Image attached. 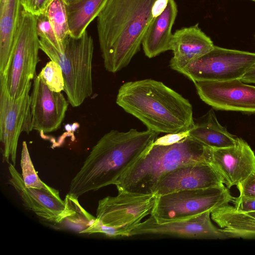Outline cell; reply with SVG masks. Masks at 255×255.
<instances>
[{"label": "cell", "mask_w": 255, "mask_h": 255, "mask_svg": "<svg viewBox=\"0 0 255 255\" xmlns=\"http://www.w3.org/2000/svg\"><path fill=\"white\" fill-rule=\"evenodd\" d=\"M39 44L40 49L61 68L68 102L73 107L80 106L93 94L92 37L87 30L79 38L69 35L63 43L62 52L44 39L39 38Z\"/></svg>", "instance_id": "5"}, {"label": "cell", "mask_w": 255, "mask_h": 255, "mask_svg": "<svg viewBox=\"0 0 255 255\" xmlns=\"http://www.w3.org/2000/svg\"><path fill=\"white\" fill-rule=\"evenodd\" d=\"M169 0H156L152 7L153 17H156L161 14L165 9Z\"/></svg>", "instance_id": "32"}, {"label": "cell", "mask_w": 255, "mask_h": 255, "mask_svg": "<svg viewBox=\"0 0 255 255\" xmlns=\"http://www.w3.org/2000/svg\"><path fill=\"white\" fill-rule=\"evenodd\" d=\"M189 137L211 148H222L234 145L237 137L218 121L214 110L194 121L189 129Z\"/></svg>", "instance_id": "20"}, {"label": "cell", "mask_w": 255, "mask_h": 255, "mask_svg": "<svg viewBox=\"0 0 255 255\" xmlns=\"http://www.w3.org/2000/svg\"><path fill=\"white\" fill-rule=\"evenodd\" d=\"M46 13L63 50V43L70 35L65 0H53Z\"/></svg>", "instance_id": "23"}, {"label": "cell", "mask_w": 255, "mask_h": 255, "mask_svg": "<svg viewBox=\"0 0 255 255\" xmlns=\"http://www.w3.org/2000/svg\"><path fill=\"white\" fill-rule=\"evenodd\" d=\"M208 162L228 189L237 186L255 172V154L248 143L239 137L233 146L211 148Z\"/></svg>", "instance_id": "14"}, {"label": "cell", "mask_w": 255, "mask_h": 255, "mask_svg": "<svg viewBox=\"0 0 255 255\" xmlns=\"http://www.w3.org/2000/svg\"><path fill=\"white\" fill-rule=\"evenodd\" d=\"M170 45L173 56L170 67L179 73L214 46L211 38L201 30L198 23L176 30L172 35Z\"/></svg>", "instance_id": "17"}, {"label": "cell", "mask_w": 255, "mask_h": 255, "mask_svg": "<svg viewBox=\"0 0 255 255\" xmlns=\"http://www.w3.org/2000/svg\"><path fill=\"white\" fill-rule=\"evenodd\" d=\"M23 8L21 0H0V74H7Z\"/></svg>", "instance_id": "18"}, {"label": "cell", "mask_w": 255, "mask_h": 255, "mask_svg": "<svg viewBox=\"0 0 255 255\" xmlns=\"http://www.w3.org/2000/svg\"><path fill=\"white\" fill-rule=\"evenodd\" d=\"M224 185L216 170L208 162L179 167L158 181L153 194L160 196L183 190L206 188Z\"/></svg>", "instance_id": "16"}, {"label": "cell", "mask_w": 255, "mask_h": 255, "mask_svg": "<svg viewBox=\"0 0 255 255\" xmlns=\"http://www.w3.org/2000/svg\"><path fill=\"white\" fill-rule=\"evenodd\" d=\"M231 202L238 211L243 213L255 212V196L240 194L239 196L234 197Z\"/></svg>", "instance_id": "28"}, {"label": "cell", "mask_w": 255, "mask_h": 255, "mask_svg": "<svg viewBox=\"0 0 255 255\" xmlns=\"http://www.w3.org/2000/svg\"><path fill=\"white\" fill-rule=\"evenodd\" d=\"M53 0H36L34 15L37 16L46 13L48 8Z\"/></svg>", "instance_id": "31"}, {"label": "cell", "mask_w": 255, "mask_h": 255, "mask_svg": "<svg viewBox=\"0 0 255 255\" xmlns=\"http://www.w3.org/2000/svg\"><path fill=\"white\" fill-rule=\"evenodd\" d=\"M8 184L13 187L25 208L41 220L59 224L75 212L79 202L75 195L68 193L63 200L59 191L53 188L47 190L26 187L21 174L11 163H8Z\"/></svg>", "instance_id": "11"}, {"label": "cell", "mask_w": 255, "mask_h": 255, "mask_svg": "<svg viewBox=\"0 0 255 255\" xmlns=\"http://www.w3.org/2000/svg\"><path fill=\"white\" fill-rule=\"evenodd\" d=\"M240 80L247 84H255V64L251 67Z\"/></svg>", "instance_id": "33"}, {"label": "cell", "mask_w": 255, "mask_h": 255, "mask_svg": "<svg viewBox=\"0 0 255 255\" xmlns=\"http://www.w3.org/2000/svg\"><path fill=\"white\" fill-rule=\"evenodd\" d=\"M211 213L206 212L189 219L165 224L157 223L150 216L137 225L129 236L153 235L196 239H229L212 224Z\"/></svg>", "instance_id": "15"}, {"label": "cell", "mask_w": 255, "mask_h": 255, "mask_svg": "<svg viewBox=\"0 0 255 255\" xmlns=\"http://www.w3.org/2000/svg\"><path fill=\"white\" fill-rule=\"evenodd\" d=\"M178 12L174 0H169L165 9L154 17L150 24L142 42L145 55L149 58L171 50V32Z\"/></svg>", "instance_id": "19"}, {"label": "cell", "mask_w": 255, "mask_h": 255, "mask_svg": "<svg viewBox=\"0 0 255 255\" xmlns=\"http://www.w3.org/2000/svg\"><path fill=\"white\" fill-rule=\"evenodd\" d=\"M189 136V129L175 133H166V134L157 137L153 145H170L178 143Z\"/></svg>", "instance_id": "29"}, {"label": "cell", "mask_w": 255, "mask_h": 255, "mask_svg": "<svg viewBox=\"0 0 255 255\" xmlns=\"http://www.w3.org/2000/svg\"><path fill=\"white\" fill-rule=\"evenodd\" d=\"M116 102L147 129L159 133L184 131L194 124L193 108L189 101L155 80L124 83L119 89Z\"/></svg>", "instance_id": "3"}, {"label": "cell", "mask_w": 255, "mask_h": 255, "mask_svg": "<svg viewBox=\"0 0 255 255\" xmlns=\"http://www.w3.org/2000/svg\"><path fill=\"white\" fill-rule=\"evenodd\" d=\"M246 213L255 218V212H251Z\"/></svg>", "instance_id": "35"}, {"label": "cell", "mask_w": 255, "mask_h": 255, "mask_svg": "<svg viewBox=\"0 0 255 255\" xmlns=\"http://www.w3.org/2000/svg\"><path fill=\"white\" fill-rule=\"evenodd\" d=\"M36 16V28L39 38L44 39L55 47L58 51L62 52L55 32L50 23L46 13Z\"/></svg>", "instance_id": "27"}, {"label": "cell", "mask_w": 255, "mask_h": 255, "mask_svg": "<svg viewBox=\"0 0 255 255\" xmlns=\"http://www.w3.org/2000/svg\"><path fill=\"white\" fill-rule=\"evenodd\" d=\"M159 133L132 128L126 132L112 129L92 147L72 179L68 193L79 197L110 185L149 150Z\"/></svg>", "instance_id": "1"}, {"label": "cell", "mask_w": 255, "mask_h": 255, "mask_svg": "<svg viewBox=\"0 0 255 255\" xmlns=\"http://www.w3.org/2000/svg\"><path fill=\"white\" fill-rule=\"evenodd\" d=\"M30 102L32 129L44 134L60 128L69 102L61 92L51 90L38 75L33 79Z\"/></svg>", "instance_id": "13"}, {"label": "cell", "mask_w": 255, "mask_h": 255, "mask_svg": "<svg viewBox=\"0 0 255 255\" xmlns=\"http://www.w3.org/2000/svg\"><path fill=\"white\" fill-rule=\"evenodd\" d=\"M20 165L21 175L26 187L47 190L52 188L43 182L37 175L25 141L22 142Z\"/></svg>", "instance_id": "24"}, {"label": "cell", "mask_w": 255, "mask_h": 255, "mask_svg": "<svg viewBox=\"0 0 255 255\" xmlns=\"http://www.w3.org/2000/svg\"><path fill=\"white\" fill-rule=\"evenodd\" d=\"M200 98L218 110L255 114V86L240 79L194 83Z\"/></svg>", "instance_id": "12"}, {"label": "cell", "mask_w": 255, "mask_h": 255, "mask_svg": "<svg viewBox=\"0 0 255 255\" xmlns=\"http://www.w3.org/2000/svg\"><path fill=\"white\" fill-rule=\"evenodd\" d=\"M255 64V53L217 46L186 66L180 73L193 83L241 79Z\"/></svg>", "instance_id": "9"}, {"label": "cell", "mask_w": 255, "mask_h": 255, "mask_svg": "<svg viewBox=\"0 0 255 255\" xmlns=\"http://www.w3.org/2000/svg\"><path fill=\"white\" fill-rule=\"evenodd\" d=\"M210 149L189 136L170 145H153L115 185L118 192L153 194L158 181L167 173L184 165L208 162Z\"/></svg>", "instance_id": "4"}, {"label": "cell", "mask_w": 255, "mask_h": 255, "mask_svg": "<svg viewBox=\"0 0 255 255\" xmlns=\"http://www.w3.org/2000/svg\"><path fill=\"white\" fill-rule=\"evenodd\" d=\"M31 84L17 99L9 94L7 74H0V141L3 161L15 165L19 137L22 132L32 130L30 108Z\"/></svg>", "instance_id": "8"}, {"label": "cell", "mask_w": 255, "mask_h": 255, "mask_svg": "<svg viewBox=\"0 0 255 255\" xmlns=\"http://www.w3.org/2000/svg\"><path fill=\"white\" fill-rule=\"evenodd\" d=\"M240 195L255 196V172L237 186Z\"/></svg>", "instance_id": "30"}, {"label": "cell", "mask_w": 255, "mask_h": 255, "mask_svg": "<svg viewBox=\"0 0 255 255\" xmlns=\"http://www.w3.org/2000/svg\"><path fill=\"white\" fill-rule=\"evenodd\" d=\"M211 217L229 238L255 239V218L229 204L213 210Z\"/></svg>", "instance_id": "21"}, {"label": "cell", "mask_w": 255, "mask_h": 255, "mask_svg": "<svg viewBox=\"0 0 255 255\" xmlns=\"http://www.w3.org/2000/svg\"><path fill=\"white\" fill-rule=\"evenodd\" d=\"M38 75L51 90L56 92L64 91V81L62 71L56 62L52 60L47 62Z\"/></svg>", "instance_id": "26"}, {"label": "cell", "mask_w": 255, "mask_h": 255, "mask_svg": "<svg viewBox=\"0 0 255 255\" xmlns=\"http://www.w3.org/2000/svg\"><path fill=\"white\" fill-rule=\"evenodd\" d=\"M156 0H107L97 17L100 47L106 70L116 73L140 50L154 17Z\"/></svg>", "instance_id": "2"}, {"label": "cell", "mask_w": 255, "mask_h": 255, "mask_svg": "<svg viewBox=\"0 0 255 255\" xmlns=\"http://www.w3.org/2000/svg\"><path fill=\"white\" fill-rule=\"evenodd\" d=\"M95 219L96 217L89 214L78 202L75 212L67 217L58 225L63 228L82 234V232L87 229Z\"/></svg>", "instance_id": "25"}, {"label": "cell", "mask_w": 255, "mask_h": 255, "mask_svg": "<svg viewBox=\"0 0 255 255\" xmlns=\"http://www.w3.org/2000/svg\"><path fill=\"white\" fill-rule=\"evenodd\" d=\"M107 0H65L69 34L79 38L97 17Z\"/></svg>", "instance_id": "22"}, {"label": "cell", "mask_w": 255, "mask_h": 255, "mask_svg": "<svg viewBox=\"0 0 255 255\" xmlns=\"http://www.w3.org/2000/svg\"><path fill=\"white\" fill-rule=\"evenodd\" d=\"M156 196L119 192L116 196H108L98 201L95 221L102 225L120 229L125 237L142 220L151 214Z\"/></svg>", "instance_id": "10"}, {"label": "cell", "mask_w": 255, "mask_h": 255, "mask_svg": "<svg viewBox=\"0 0 255 255\" xmlns=\"http://www.w3.org/2000/svg\"><path fill=\"white\" fill-rule=\"evenodd\" d=\"M36 0H21L23 9L34 15Z\"/></svg>", "instance_id": "34"}, {"label": "cell", "mask_w": 255, "mask_h": 255, "mask_svg": "<svg viewBox=\"0 0 255 255\" xmlns=\"http://www.w3.org/2000/svg\"><path fill=\"white\" fill-rule=\"evenodd\" d=\"M233 198L225 185L173 192L156 196L150 216L158 224L183 221L212 212Z\"/></svg>", "instance_id": "6"}, {"label": "cell", "mask_w": 255, "mask_h": 255, "mask_svg": "<svg viewBox=\"0 0 255 255\" xmlns=\"http://www.w3.org/2000/svg\"><path fill=\"white\" fill-rule=\"evenodd\" d=\"M252 0V1H254L255 2V0Z\"/></svg>", "instance_id": "36"}, {"label": "cell", "mask_w": 255, "mask_h": 255, "mask_svg": "<svg viewBox=\"0 0 255 255\" xmlns=\"http://www.w3.org/2000/svg\"><path fill=\"white\" fill-rule=\"evenodd\" d=\"M39 49L36 16L23 8L7 74V87L11 98L17 99L21 97L32 84L31 80L36 76V68L39 61Z\"/></svg>", "instance_id": "7"}]
</instances>
